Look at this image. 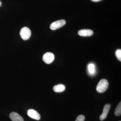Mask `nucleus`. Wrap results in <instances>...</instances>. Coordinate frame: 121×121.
Instances as JSON below:
<instances>
[{
  "mask_svg": "<svg viewBox=\"0 0 121 121\" xmlns=\"http://www.w3.org/2000/svg\"><path fill=\"white\" fill-rule=\"evenodd\" d=\"M94 32L93 30L89 29H81L78 32V34L80 36L88 37L93 35Z\"/></svg>",
  "mask_w": 121,
  "mask_h": 121,
  "instance_id": "obj_7",
  "label": "nucleus"
},
{
  "mask_svg": "<svg viewBox=\"0 0 121 121\" xmlns=\"http://www.w3.org/2000/svg\"><path fill=\"white\" fill-rule=\"evenodd\" d=\"M9 117L13 121H24V119L19 114L12 112L9 114Z\"/></svg>",
  "mask_w": 121,
  "mask_h": 121,
  "instance_id": "obj_8",
  "label": "nucleus"
},
{
  "mask_svg": "<svg viewBox=\"0 0 121 121\" xmlns=\"http://www.w3.org/2000/svg\"><path fill=\"white\" fill-rule=\"evenodd\" d=\"M1 4H2V2H1V1H0V6H1Z\"/></svg>",
  "mask_w": 121,
  "mask_h": 121,
  "instance_id": "obj_15",
  "label": "nucleus"
},
{
  "mask_svg": "<svg viewBox=\"0 0 121 121\" xmlns=\"http://www.w3.org/2000/svg\"><path fill=\"white\" fill-rule=\"evenodd\" d=\"M88 72L91 75H93L95 73V65L93 63H90L87 66Z\"/></svg>",
  "mask_w": 121,
  "mask_h": 121,
  "instance_id": "obj_10",
  "label": "nucleus"
},
{
  "mask_svg": "<svg viewBox=\"0 0 121 121\" xmlns=\"http://www.w3.org/2000/svg\"><path fill=\"white\" fill-rule=\"evenodd\" d=\"M85 119V117L84 115H80L78 116L75 121H84Z\"/></svg>",
  "mask_w": 121,
  "mask_h": 121,
  "instance_id": "obj_13",
  "label": "nucleus"
},
{
  "mask_svg": "<svg viewBox=\"0 0 121 121\" xmlns=\"http://www.w3.org/2000/svg\"><path fill=\"white\" fill-rule=\"evenodd\" d=\"M20 35L24 40L28 39L31 36V31L27 27L22 28L20 31Z\"/></svg>",
  "mask_w": 121,
  "mask_h": 121,
  "instance_id": "obj_2",
  "label": "nucleus"
},
{
  "mask_svg": "<svg viewBox=\"0 0 121 121\" xmlns=\"http://www.w3.org/2000/svg\"><path fill=\"white\" fill-rule=\"evenodd\" d=\"M109 86V82L108 80L103 79L99 81L96 87V90L98 92L103 93L108 89Z\"/></svg>",
  "mask_w": 121,
  "mask_h": 121,
  "instance_id": "obj_1",
  "label": "nucleus"
},
{
  "mask_svg": "<svg viewBox=\"0 0 121 121\" xmlns=\"http://www.w3.org/2000/svg\"><path fill=\"white\" fill-rule=\"evenodd\" d=\"M110 107L111 105L110 104H106L105 105L103 108L102 113L100 115L99 117L100 121H103L107 117V115L110 109Z\"/></svg>",
  "mask_w": 121,
  "mask_h": 121,
  "instance_id": "obj_6",
  "label": "nucleus"
},
{
  "mask_svg": "<svg viewBox=\"0 0 121 121\" xmlns=\"http://www.w3.org/2000/svg\"><path fill=\"white\" fill-rule=\"evenodd\" d=\"M66 89V87L63 84H58L54 86L53 87V90L56 92L60 93L64 91Z\"/></svg>",
  "mask_w": 121,
  "mask_h": 121,
  "instance_id": "obj_9",
  "label": "nucleus"
},
{
  "mask_svg": "<svg viewBox=\"0 0 121 121\" xmlns=\"http://www.w3.org/2000/svg\"><path fill=\"white\" fill-rule=\"evenodd\" d=\"M115 114L117 116H120L121 114V103L120 102L117 106L115 111Z\"/></svg>",
  "mask_w": 121,
  "mask_h": 121,
  "instance_id": "obj_11",
  "label": "nucleus"
},
{
  "mask_svg": "<svg viewBox=\"0 0 121 121\" xmlns=\"http://www.w3.org/2000/svg\"><path fill=\"white\" fill-rule=\"evenodd\" d=\"M93 2H98V1H100L102 0H91Z\"/></svg>",
  "mask_w": 121,
  "mask_h": 121,
  "instance_id": "obj_14",
  "label": "nucleus"
},
{
  "mask_svg": "<svg viewBox=\"0 0 121 121\" xmlns=\"http://www.w3.org/2000/svg\"><path fill=\"white\" fill-rule=\"evenodd\" d=\"M27 114L29 117L32 119L39 120L40 119V116L39 113L33 109H30L27 111Z\"/></svg>",
  "mask_w": 121,
  "mask_h": 121,
  "instance_id": "obj_5",
  "label": "nucleus"
},
{
  "mask_svg": "<svg viewBox=\"0 0 121 121\" xmlns=\"http://www.w3.org/2000/svg\"><path fill=\"white\" fill-rule=\"evenodd\" d=\"M65 20L62 19L55 21L51 24L50 27L52 30H55L60 28L66 24Z\"/></svg>",
  "mask_w": 121,
  "mask_h": 121,
  "instance_id": "obj_3",
  "label": "nucleus"
},
{
  "mask_svg": "<svg viewBox=\"0 0 121 121\" xmlns=\"http://www.w3.org/2000/svg\"><path fill=\"white\" fill-rule=\"evenodd\" d=\"M115 55L117 58L119 60L121 61V49H118L115 52Z\"/></svg>",
  "mask_w": 121,
  "mask_h": 121,
  "instance_id": "obj_12",
  "label": "nucleus"
},
{
  "mask_svg": "<svg viewBox=\"0 0 121 121\" xmlns=\"http://www.w3.org/2000/svg\"><path fill=\"white\" fill-rule=\"evenodd\" d=\"M43 59L45 63L50 64L52 63L55 59V55L52 52H46L44 54Z\"/></svg>",
  "mask_w": 121,
  "mask_h": 121,
  "instance_id": "obj_4",
  "label": "nucleus"
},
{
  "mask_svg": "<svg viewBox=\"0 0 121 121\" xmlns=\"http://www.w3.org/2000/svg\"></svg>",
  "mask_w": 121,
  "mask_h": 121,
  "instance_id": "obj_16",
  "label": "nucleus"
}]
</instances>
